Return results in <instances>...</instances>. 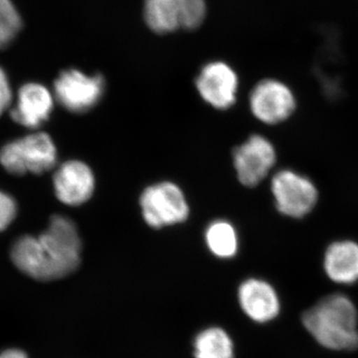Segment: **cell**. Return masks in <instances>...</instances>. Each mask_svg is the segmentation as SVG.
<instances>
[{"label": "cell", "mask_w": 358, "mask_h": 358, "mask_svg": "<svg viewBox=\"0 0 358 358\" xmlns=\"http://www.w3.org/2000/svg\"><path fill=\"white\" fill-rule=\"evenodd\" d=\"M82 243L70 218L54 215L39 236L20 238L11 249V260L21 272L42 282L72 274L81 262Z\"/></svg>", "instance_id": "cell-1"}, {"label": "cell", "mask_w": 358, "mask_h": 358, "mask_svg": "<svg viewBox=\"0 0 358 358\" xmlns=\"http://www.w3.org/2000/svg\"><path fill=\"white\" fill-rule=\"evenodd\" d=\"M303 322L308 333L324 348L336 350L358 348L357 308L343 294L324 296L303 313Z\"/></svg>", "instance_id": "cell-2"}, {"label": "cell", "mask_w": 358, "mask_h": 358, "mask_svg": "<svg viewBox=\"0 0 358 358\" xmlns=\"http://www.w3.org/2000/svg\"><path fill=\"white\" fill-rule=\"evenodd\" d=\"M57 162V150L49 134H29L7 143L0 150V164L13 176L42 174Z\"/></svg>", "instance_id": "cell-3"}, {"label": "cell", "mask_w": 358, "mask_h": 358, "mask_svg": "<svg viewBox=\"0 0 358 358\" xmlns=\"http://www.w3.org/2000/svg\"><path fill=\"white\" fill-rule=\"evenodd\" d=\"M140 205L145 223L157 229L185 222L189 215L185 193L169 181L145 188L141 193Z\"/></svg>", "instance_id": "cell-4"}, {"label": "cell", "mask_w": 358, "mask_h": 358, "mask_svg": "<svg viewBox=\"0 0 358 358\" xmlns=\"http://www.w3.org/2000/svg\"><path fill=\"white\" fill-rule=\"evenodd\" d=\"M271 186L275 207L288 217H305L319 199L317 187L310 178L289 169L275 173Z\"/></svg>", "instance_id": "cell-5"}, {"label": "cell", "mask_w": 358, "mask_h": 358, "mask_svg": "<svg viewBox=\"0 0 358 358\" xmlns=\"http://www.w3.org/2000/svg\"><path fill=\"white\" fill-rule=\"evenodd\" d=\"M103 84L101 76H88L79 70L70 69L61 73L54 83L58 103L75 114L89 112L100 102Z\"/></svg>", "instance_id": "cell-6"}, {"label": "cell", "mask_w": 358, "mask_h": 358, "mask_svg": "<svg viewBox=\"0 0 358 358\" xmlns=\"http://www.w3.org/2000/svg\"><path fill=\"white\" fill-rule=\"evenodd\" d=\"M296 107V96L282 81L266 79L254 87L250 95V109L256 119L267 124L288 120Z\"/></svg>", "instance_id": "cell-7"}, {"label": "cell", "mask_w": 358, "mask_h": 358, "mask_svg": "<svg viewBox=\"0 0 358 358\" xmlns=\"http://www.w3.org/2000/svg\"><path fill=\"white\" fill-rule=\"evenodd\" d=\"M277 155L272 143L259 134L250 136L235 148L233 162L238 179L247 187H255L275 166Z\"/></svg>", "instance_id": "cell-8"}, {"label": "cell", "mask_w": 358, "mask_h": 358, "mask_svg": "<svg viewBox=\"0 0 358 358\" xmlns=\"http://www.w3.org/2000/svg\"><path fill=\"white\" fill-rule=\"evenodd\" d=\"M53 185L56 196L62 203L79 206L88 201L95 192V176L85 162L69 160L54 174Z\"/></svg>", "instance_id": "cell-9"}, {"label": "cell", "mask_w": 358, "mask_h": 358, "mask_svg": "<svg viewBox=\"0 0 358 358\" xmlns=\"http://www.w3.org/2000/svg\"><path fill=\"white\" fill-rule=\"evenodd\" d=\"M196 88L205 102L216 109L226 110L236 101L238 77L225 63H210L197 78Z\"/></svg>", "instance_id": "cell-10"}, {"label": "cell", "mask_w": 358, "mask_h": 358, "mask_svg": "<svg viewBox=\"0 0 358 358\" xmlns=\"http://www.w3.org/2000/svg\"><path fill=\"white\" fill-rule=\"evenodd\" d=\"M53 106V96L48 89L37 83L26 84L18 92L11 117L26 128H38L49 119Z\"/></svg>", "instance_id": "cell-11"}, {"label": "cell", "mask_w": 358, "mask_h": 358, "mask_svg": "<svg viewBox=\"0 0 358 358\" xmlns=\"http://www.w3.org/2000/svg\"><path fill=\"white\" fill-rule=\"evenodd\" d=\"M239 301L245 313L252 320L265 322L279 313L277 293L270 284L258 279H250L240 286Z\"/></svg>", "instance_id": "cell-12"}, {"label": "cell", "mask_w": 358, "mask_h": 358, "mask_svg": "<svg viewBox=\"0 0 358 358\" xmlns=\"http://www.w3.org/2000/svg\"><path fill=\"white\" fill-rule=\"evenodd\" d=\"M324 271L331 281L353 284L358 281V244L355 242H334L324 254Z\"/></svg>", "instance_id": "cell-13"}, {"label": "cell", "mask_w": 358, "mask_h": 358, "mask_svg": "<svg viewBox=\"0 0 358 358\" xmlns=\"http://www.w3.org/2000/svg\"><path fill=\"white\" fill-rule=\"evenodd\" d=\"M145 18L148 27L159 34L178 29L179 0H145Z\"/></svg>", "instance_id": "cell-14"}, {"label": "cell", "mask_w": 358, "mask_h": 358, "mask_svg": "<svg viewBox=\"0 0 358 358\" xmlns=\"http://www.w3.org/2000/svg\"><path fill=\"white\" fill-rule=\"evenodd\" d=\"M205 241L211 253L219 258L229 259L237 254L236 230L227 221L217 220L212 222L205 232Z\"/></svg>", "instance_id": "cell-15"}, {"label": "cell", "mask_w": 358, "mask_h": 358, "mask_svg": "<svg viewBox=\"0 0 358 358\" xmlns=\"http://www.w3.org/2000/svg\"><path fill=\"white\" fill-rule=\"evenodd\" d=\"M196 358H233L232 341L223 329L213 327L195 339Z\"/></svg>", "instance_id": "cell-16"}, {"label": "cell", "mask_w": 358, "mask_h": 358, "mask_svg": "<svg viewBox=\"0 0 358 358\" xmlns=\"http://www.w3.org/2000/svg\"><path fill=\"white\" fill-rule=\"evenodd\" d=\"M22 27V20L11 0H0V50L13 43Z\"/></svg>", "instance_id": "cell-17"}, {"label": "cell", "mask_w": 358, "mask_h": 358, "mask_svg": "<svg viewBox=\"0 0 358 358\" xmlns=\"http://www.w3.org/2000/svg\"><path fill=\"white\" fill-rule=\"evenodd\" d=\"M206 15L204 0H179L180 27L195 29L203 22Z\"/></svg>", "instance_id": "cell-18"}, {"label": "cell", "mask_w": 358, "mask_h": 358, "mask_svg": "<svg viewBox=\"0 0 358 358\" xmlns=\"http://www.w3.org/2000/svg\"><path fill=\"white\" fill-rule=\"evenodd\" d=\"M16 203L13 197L6 193L0 192V232L6 230L13 219L15 218Z\"/></svg>", "instance_id": "cell-19"}, {"label": "cell", "mask_w": 358, "mask_h": 358, "mask_svg": "<svg viewBox=\"0 0 358 358\" xmlns=\"http://www.w3.org/2000/svg\"><path fill=\"white\" fill-rule=\"evenodd\" d=\"M13 100V92L6 72L0 67V115L3 114Z\"/></svg>", "instance_id": "cell-20"}, {"label": "cell", "mask_w": 358, "mask_h": 358, "mask_svg": "<svg viewBox=\"0 0 358 358\" xmlns=\"http://www.w3.org/2000/svg\"><path fill=\"white\" fill-rule=\"evenodd\" d=\"M0 358H28L24 352L20 350H8L0 353Z\"/></svg>", "instance_id": "cell-21"}]
</instances>
